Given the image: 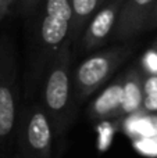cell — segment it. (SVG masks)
Here are the masks:
<instances>
[{
	"label": "cell",
	"mask_w": 157,
	"mask_h": 158,
	"mask_svg": "<svg viewBox=\"0 0 157 158\" xmlns=\"http://www.w3.org/2000/svg\"><path fill=\"white\" fill-rule=\"evenodd\" d=\"M104 0H71L72 4V31L71 43H74L78 36L82 35L83 28L91 19V17L104 4Z\"/></svg>",
	"instance_id": "30bf717a"
},
{
	"label": "cell",
	"mask_w": 157,
	"mask_h": 158,
	"mask_svg": "<svg viewBox=\"0 0 157 158\" xmlns=\"http://www.w3.org/2000/svg\"><path fill=\"white\" fill-rule=\"evenodd\" d=\"M2 19H3V18H2V15H0V21H2Z\"/></svg>",
	"instance_id": "e0dca14e"
},
{
	"label": "cell",
	"mask_w": 157,
	"mask_h": 158,
	"mask_svg": "<svg viewBox=\"0 0 157 158\" xmlns=\"http://www.w3.org/2000/svg\"><path fill=\"white\" fill-rule=\"evenodd\" d=\"M39 3V0H19V4H21V10L25 13H29L33 7Z\"/></svg>",
	"instance_id": "4fadbf2b"
},
{
	"label": "cell",
	"mask_w": 157,
	"mask_h": 158,
	"mask_svg": "<svg viewBox=\"0 0 157 158\" xmlns=\"http://www.w3.org/2000/svg\"><path fill=\"white\" fill-rule=\"evenodd\" d=\"M56 132L42 104H32L17 123L21 158H53Z\"/></svg>",
	"instance_id": "277c9868"
},
{
	"label": "cell",
	"mask_w": 157,
	"mask_h": 158,
	"mask_svg": "<svg viewBox=\"0 0 157 158\" xmlns=\"http://www.w3.org/2000/svg\"><path fill=\"white\" fill-rule=\"evenodd\" d=\"M71 0H45L38 25V44L40 67L47 64L66 44L71 43Z\"/></svg>",
	"instance_id": "7a4b0ae2"
},
{
	"label": "cell",
	"mask_w": 157,
	"mask_h": 158,
	"mask_svg": "<svg viewBox=\"0 0 157 158\" xmlns=\"http://www.w3.org/2000/svg\"><path fill=\"white\" fill-rule=\"evenodd\" d=\"M17 125V68L7 39L0 42V143Z\"/></svg>",
	"instance_id": "5b68a950"
},
{
	"label": "cell",
	"mask_w": 157,
	"mask_h": 158,
	"mask_svg": "<svg viewBox=\"0 0 157 158\" xmlns=\"http://www.w3.org/2000/svg\"><path fill=\"white\" fill-rule=\"evenodd\" d=\"M75 93L72 83L71 44H66L50 60L45 69L42 106L46 110L57 136H64L75 115Z\"/></svg>",
	"instance_id": "6da1fadb"
},
{
	"label": "cell",
	"mask_w": 157,
	"mask_h": 158,
	"mask_svg": "<svg viewBox=\"0 0 157 158\" xmlns=\"http://www.w3.org/2000/svg\"><path fill=\"white\" fill-rule=\"evenodd\" d=\"M149 29H153V28H157V6L155 8V11H153V14L150 15L149 18V22H147V27Z\"/></svg>",
	"instance_id": "9a60e30c"
},
{
	"label": "cell",
	"mask_w": 157,
	"mask_h": 158,
	"mask_svg": "<svg viewBox=\"0 0 157 158\" xmlns=\"http://www.w3.org/2000/svg\"><path fill=\"white\" fill-rule=\"evenodd\" d=\"M152 49L155 50V52H157V40L155 42V43H153V46H152Z\"/></svg>",
	"instance_id": "2e32d148"
},
{
	"label": "cell",
	"mask_w": 157,
	"mask_h": 158,
	"mask_svg": "<svg viewBox=\"0 0 157 158\" xmlns=\"http://www.w3.org/2000/svg\"><path fill=\"white\" fill-rule=\"evenodd\" d=\"M142 111L145 114H157V94L145 96L143 106H142Z\"/></svg>",
	"instance_id": "7c38bea8"
},
{
	"label": "cell",
	"mask_w": 157,
	"mask_h": 158,
	"mask_svg": "<svg viewBox=\"0 0 157 158\" xmlns=\"http://www.w3.org/2000/svg\"><path fill=\"white\" fill-rule=\"evenodd\" d=\"M143 92H145V96L157 94V75H145Z\"/></svg>",
	"instance_id": "8fae6325"
},
{
	"label": "cell",
	"mask_w": 157,
	"mask_h": 158,
	"mask_svg": "<svg viewBox=\"0 0 157 158\" xmlns=\"http://www.w3.org/2000/svg\"><path fill=\"white\" fill-rule=\"evenodd\" d=\"M14 2L15 0H0V15H2V18L8 13L10 7L14 4Z\"/></svg>",
	"instance_id": "5bb4252c"
},
{
	"label": "cell",
	"mask_w": 157,
	"mask_h": 158,
	"mask_svg": "<svg viewBox=\"0 0 157 158\" xmlns=\"http://www.w3.org/2000/svg\"><path fill=\"white\" fill-rule=\"evenodd\" d=\"M132 54V47L117 46L89 56L72 69L75 100L83 101L99 90Z\"/></svg>",
	"instance_id": "3957f363"
},
{
	"label": "cell",
	"mask_w": 157,
	"mask_h": 158,
	"mask_svg": "<svg viewBox=\"0 0 157 158\" xmlns=\"http://www.w3.org/2000/svg\"><path fill=\"white\" fill-rule=\"evenodd\" d=\"M124 104V77L117 78L103 89L92 101L88 114L95 121H108L121 118Z\"/></svg>",
	"instance_id": "ba28073f"
},
{
	"label": "cell",
	"mask_w": 157,
	"mask_h": 158,
	"mask_svg": "<svg viewBox=\"0 0 157 158\" xmlns=\"http://www.w3.org/2000/svg\"><path fill=\"white\" fill-rule=\"evenodd\" d=\"M124 0H107L88 21L81 35L82 49L89 52L100 47L116 32Z\"/></svg>",
	"instance_id": "8992f818"
},
{
	"label": "cell",
	"mask_w": 157,
	"mask_h": 158,
	"mask_svg": "<svg viewBox=\"0 0 157 158\" xmlns=\"http://www.w3.org/2000/svg\"><path fill=\"white\" fill-rule=\"evenodd\" d=\"M17 158H21V157H19V156H18V157H17Z\"/></svg>",
	"instance_id": "ac0fdd59"
},
{
	"label": "cell",
	"mask_w": 157,
	"mask_h": 158,
	"mask_svg": "<svg viewBox=\"0 0 157 158\" xmlns=\"http://www.w3.org/2000/svg\"><path fill=\"white\" fill-rule=\"evenodd\" d=\"M157 0H124L116 28V38L128 39L138 35L147 27Z\"/></svg>",
	"instance_id": "52a82bcc"
},
{
	"label": "cell",
	"mask_w": 157,
	"mask_h": 158,
	"mask_svg": "<svg viewBox=\"0 0 157 158\" xmlns=\"http://www.w3.org/2000/svg\"><path fill=\"white\" fill-rule=\"evenodd\" d=\"M124 104H122L121 118L139 114L142 111L145 100L143 77L141 69L132 68L124 75Z\"/></svg>",
	"instance_id": "9c48e42d"
}]
</instances>
